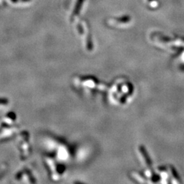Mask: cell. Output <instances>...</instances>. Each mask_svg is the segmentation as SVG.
Segmentation results:
<instances>
[{"label":"cell","mask_w":184,"mask_h":184,"mask_svg":"<svg viewBox=\"0 0 184 184\" xmlns=\"http://www.w3.org/2000/svg\"><path fill=\"white\" fill-rule=\"evenodd\" d=\"M11 1H12V2H14V3H16V2L18 1L19 0H11Z\"/></svg>","instance_id":"cell-1"},{"label":"cell","mask_w":184,"mask_h":184,"mask_svg":"<svg viewBox=\"0 0 184 184\" xmlns=\"http://www.w3.org/2000/svg\"><path fill=\"white\" fill-rule=\"evenodd\" d=\"M22 1H30V0H22Z\"/></svg>","instance_id":"cell-2"}]
</instances>
